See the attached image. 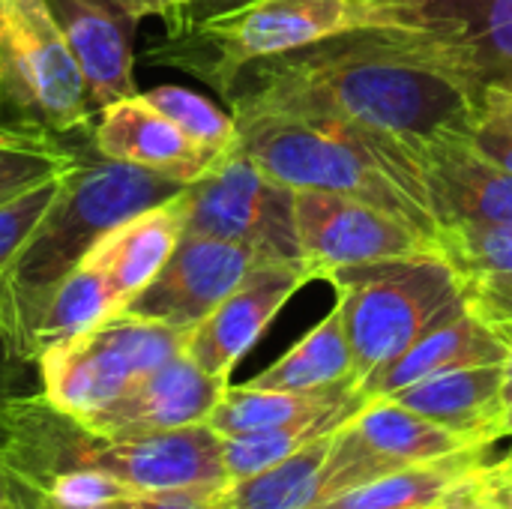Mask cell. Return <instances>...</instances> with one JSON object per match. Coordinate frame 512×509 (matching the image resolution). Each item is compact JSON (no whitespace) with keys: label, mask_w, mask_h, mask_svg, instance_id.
<instances>
[{"label":"cell","mask_w":512,"mask_h":509,"mask_svg":"<svg viewBox=\"0 0 512 509\" xmlns=\"http://www.w3.org/2000/svg\"><path fill=\"white\" fill-rule=\"evenodd\" d=\"M480 90L444 33L354 24L243 66L222 96L231 111H324L417 147L444 135L471 138Z\"/></svg>","instance_id":"1"},{"label":"cell","mask_w":512,"mask_h":509,"mask_svg":"<svg viewBox=\"0 0 512 509\" xmlns=\"http://www.w3.org/2000/svg\"><path fill=\"white\" fill-rule=\"evenodd\" d=\"M222 441L207 423L105 435L54 408L42 393H0V456L15 483L36 495L75 477H102L132 492L228 489Z\"/></svg>","instance_id":"2"},{"label":"cell","mask_w":512,"mask_h":509,"mask_svg":"<svg viewBox=\"0 0 512 509\" xmlns=\"http://www.w3.org/2000/svg\"><path fill=\"white\" fill-rule=\"evenodd\" d=\"M237 147L273 180L297 189L348 195L384 207L426 237H438L426 174L417 150L381 129L324 111L249 108L231 111Z\"/></svg>","instance_id":"3"},{"label":"cell","mask_w":512,"mask_h":509,"mask_svg":"<svg viewBox=\"0 0 512 509\" xmlns=\"http://www.w3.org/2000/svg\"><path fill=\"white\" fill-rule=\"evenodd\" d=\"M186 183L147 168L78 150L54 204L0 276V348L9 360H30V339L57 288L84 264L90 249L123 219L165 204Z\"/></svg>","instance_id":"4"},{"label":"cell","mask_w":512,"mask_h":509,"mask_svg":"<svg viewBox=\"0 0 512 509\" xmlns=\"http://www.w3.org/2000/svg\"><path fill=\"white\" fill-rule=\"evenodd\" d=\"M354 351L357 387L438 324L465 312L462 285L438 246L342 267L327 276Z\"/></svg>","instance_id":"5"},{"label":"cell","mask_w":512,"mask_h":509,"mask_svg":"<svg viewBox=\"0 0 512 509\" xmlns=\"http://www.w3.org/2000/svg\"><path fill=\"white\" fill-rule=\"evenodd\" d=\"M360 24L354 0H231L183 15L147 57L195 72L219 93L258 60L279 57Z\"/></svg>","instance_id":"6"},{"label":"cell","mask_w":512,"mask_h":509,"mask_svg":"<svg viewBox=\"0 0 512 509\" xmlns=\"http://www.w3.org/2000/svg\"><path fill=\"white\" fill-rule=\"evenodd\" d=\"M93 102L45 0H0V126L72 138Z\"/></svg>","instance_id":"7"},{"label":"cell","mask_w":512,"mask_h":509,"mask_svg":"<svg viewBox=\"0 0 512 509\" xmlns=\"http://www.w3.org/2000/svg\"><path fill=\"white\" fill-rule=\"evenodd\" d=\"M189 333L192 330L120 312L75 339L48 348L36 360L39 393L54 408L87 420L117 402L138 378L183 354Z\"/></svg>","instance_id":"8"},{"label":"cell","mask_w":512,"mask_h":509,"mask_svg":"<svg viewBox=\"0 0 512 509\" xmlns=\"http://www.w3.org/2000/svg\"><path fill=\"white\" fill-rule=\"evenodd\" d=\"M294 189L261 171L240 147L183 189L186 231L255 249L267 264H300ZM309 270V267H306Z\"/></svg>","instance_id":"9"},{"label":"cell","mask_w":512,"mask_h":509,"mask_svg":"<svg viewBox=\"0 0 512 509\" xmlns=\"http://www.w3.org/2000/svg\"><path fill=\"white\" fill-rule=\"evenodd\" d=\"M294 213L300 252L312 279H327L342 267L399 258L435 246V240L408 219L348 195L297 189Z\"/></svg>","instance_id":"10"},{"label":"cell","mask_w":512,"mask_h":509,"mask_svg":"<svg viewBox=\"0 0 512 509\" xmlns=\"http://www.w3.org/2000/svg\"><path fill=\"white\" fill-rule=\"evenodd\" d=\"M258 264L267 261L243 243L183 231L165 267L123 312L195 330Z\"/></svg>","instance_id":"11"},{"label":"cell","mask_w":512,"mask_h":509,"mask_svg":"<svg viewBox=\"0 0 512 509\" xmlns=\"http://www.w3.org/2000/svg\"><path fill=\"white\" fill-rule=\"evenodd\" d=\"M306 282H312V273L300 264H258L189 333L186 357L207 375L228 381L234 366Z\"/></svg>","instance_id":"12"},{"label":"cell","mask_w":512,"mask_h":509,"mask_svg":"<svg viewBox=\"0 0 512 509\" xmlns=\"http://www.w3.org/2000/svg\"><path fill=\"white\" fill-rule=\"evenodd\" d=\"M225 390H228V381L207 375L183 351L174 360L138 378L105 411L81 423L105 435H141V432L183 429V426L207 423V417L213 414Z\"/></svg>","instance_id":"13"},{"label":"cell","mask_w":512,"mask_h":509,"mask_svg":"<svg viewBox=\"0 0 512 509\" xmlns=\"http://www.w3.org/2000/svg\"><path fill=\"white\" fill-rule=\"evenodd\" d=\"M78 69L93 108L138 93L135 87V24L117 0H45Z\"/></svg>","instance_id":"14"},{"label":"cell","mask_w":512,"mask_h":509,"mask_svg":"<svg viewBox=\"0 0 512 509\" xmlns=\"http://www.w3.org/2000/svg\"><path fill=\"white\" fill-rule=\"evenodd\" d=\"M414 150L438 228L450 222H512V174L483 156L468 135H444Z\"/></svg>","instance_id":"15"},{"label":"cell","mask_w":512,"mask_h":509,"mask_svg":"<svg viewBox=\"0 0 512 509\" xmlns=\"http://www.w3.org/2000/svg\"><path fill=\"white\" fill-rule=\"evenodd\" d=\"M90 144L105 159L147 168L186 186L216 165L213 156L195 147L183 129L153 108L141 93L99 108V120L90 129Z\"/></svg>","instance_id":"16"},{"label":"cell","mask_w":512,"mask_h":509,"mask_svg":"<svg viewBox=\"0 0 512 509\" xmlns=\"http://www.w3.org/2000/svg\"><path fill=\"white\" fill-rule=\"evenodd\" d=\"M435 246L450 261L465 306L486 324L512 327V222H450Z\"/></svg>","instance_id":"17"},{"label":"cell","mask_w":512,"mask_h":509,"mask_svg":"<svg viewBox=\"0 0 512 509\" xmlns=\"http://www.w3.org/2000/svg\"><path fill=\"white\" fill-rule=\"evenodd\" d=\"M183 231H186V201L180 192L171 201L147 207L114 225L90 249L84 261L105 276L120 306L126 309L129 300L141 294L165 267Z\"/></svg>","instance_id":"18"},{"label":"cell","mask_w":512,"mask_h":509,"mask_svg":"<svg viewBox=\"0 0 512 509\" xmlns=\"http://www.w3.org/2000/svg\"><path fill=\"white\" fill-rule=\"evenodd\" d=\"M504 357H507V333L486 324L471 309H465L450 321L438 324L435 330H429L423 339H417L390 366L366 378L357 387V393L363 399H384L423 378L453 369H468V366L504 363Z\"/></svg>","instance_id":"19"},{"label":"cell","mask_w":512,"mask_h":509,"mask_svg":"<svg viewBox=\"0 0 512 509\" xmlns=\"http://www.w3.org/2000/svg\"><path fill=\"white\" fill-rule=\"evenodd\" d=\"M501 381L504 366H468L423 378L411 387L396 390L393 402L423 414L426 420L462 435L471 444L492 447L501 441Z\"/></svg>","instance_id":"20"},{"label":"cell","mask_w":512,"mask_h":509,"mask_svg":"<svg viewBox=\"0 0 512 509\" xmlns=\"http://www.w3.org/2000/svg\"><path fill=\"white\" fill-rule=\"evenodd\" d=\"M492 447H471L435 462L390 471L372 483L321 501L315 509H444L489 465Z\"/></svg>","instance_id":"21"},{"label":"cell","mask_w":512,"mask_h":509,"mask_svg":"<svg viewBox=\"0 0 512 509\" xmlns=\"http://www.w3.org/2000/svg\"><path fill=\"white\" fill-rule=\"evenodd\" d=\"M345 429L387 468L399 471L420 462H435L480 444L465 441L462 435L426 420L423 414L393 402V399H369Z\"/></svg>","instance_id":"22"},{"label":"cell","mask_w":512,"mask_h":509,"mask_svg":"<svg viewBox=\"0 0 512 509\" xmlns=\"http://www.w3.org/2000/svg\"><path fill=\"white\" fill-rule=\"evenodd\" d=\"M363 402L369 399H363L357 387H339L324 393H291V390H264L252 384H240V387L228 384L219 405L207 417V426L216 429L222 438H234L246 432L318 420Z\"/></svg>","instance_id":"23"},{"label":"cell","mask_w":512,"mask_h":509,"mask_svg":"<svg viewBox=\"0 0 512 509\" xmlns=\"http://www.w3.org/2000/svg\"><path fill=\"white\" fill-rule=\"evenodd\" d=\"M264 390H291V393H324L339 387H357L354 351L345 333L339 306L315 324L291 351H285L273 366L246 381Z\"/></svg>","instance_id":"24"},{"label":"cell","mask_w":512,"mask_h":509,"mask_svg":"<svg viewBox=\"0 0 512 509\" xmlns=\"http://www.w3.org/2000/svg\"><path fill=\"white\" fill-rule=\"evenodd\" d=\"M336 435V432H333ZM333 435H324L294 456L276 462L267 471H258L246 480H234L225 489L228 509H315L321 504V471L333 444Z\"/></svg>","instance_id":"25"},{"label":"cell","mask_w":512,"mask_h":509,"mask_svg":"<svg viewBox=\"0 0 512 509\" xmlns=\"http://www.w3.org/2000/svg\"><path fill=\"white\" fill-rule=\"evenodd\" d=\"M123 306L114 294V288L105 282V276L93 267V264H81L51 297L42 321L33 330L30 339V360L36 363L48 348L69 342L93 327H99L102 321L120 315Z\"/></svg>","instance_id":"26"},{"label":"cell","mask_w":512,"mask_h":509,"mask_svg":"<svg viewBox=\"0 0 512 509\" xmlns=\"http://www.w3.org/2000/svg\"><path fill=\"white\" fill-rule=\"evenodd\" d=\"M363 405H351V408H342V411L318 417V420H303V423H288V426H276V429H261V432H246V435L225 438L222 441V462H225L228 480L231 483L246 480V477H252L258 471H267L276 462L294 456L306 444H312V441H318L324 435H333Z\"/></svg>","instance_id":"27"},{"label":"cell","mask_w":512,"mask_h":509,"mask_svg":"<svg viewBox=\"0 0 512 509\" xmlns=\"http://www.w3.org/2000/svg\"><path fill=\"white\" fill-rule=\"evenodd\" d=\"M75 162L78 147L66 138L0 126V207L45 180L72 171Z\"/></svg>","instance_id":"28"},{"label":"cell","mask_w":512,"mask_h":509,"mask_svg":"<svg viewBox=\"0 0 512 509\" xmlns=\"http://www.w3.org/2000/svg\"><path fill=\"white\" fill-rule=\"evenodd\" d=\"M444 36L480 84L512 78V0H486L462 27Z\"/></svg>","instance_id":"29"},{"label":"cell","mask_w":512,"mask_h":509,"mask_svg":"<svg viewBox=\"0 0 512 509\" xmlns=\"http://www.w3.org/2000/svg\"><path fill=\"white\" fill-rule=\"evenodd\" d=\"M141 96L153 108H159L171 123H177L183 129V135L195 147H201L207 156H213L216 162L222 156H228L240 141L234 114H225L210 99H204L201 93H192V90L177 87V84H162V87H153Z\"/></svg>","instance_id":"30"},{"label":"cell","mask_w":512,"mask_h":509,"mask_svg":"<svg viewBox=\"0 0 512 509\" xmlns=\"http://www.w3.org/2000/svg\"><path fill=\"white\" fill-rule=\"evenodd\" d=\"M486 0H354L360 24H393L450 33Z\"/></svg>","instance_id":"31"},{"label":"cell","mask_w":512,"mask_h":509,"mask_svg":"<svg viewBox=\"0 0 512 509\" xmlns=\"http://www.w3.org/2000/svg\"><path fill=\"white\" fill-rule=\"evenodd\" d=\"M471 144L495 165L512 174V87L504 81L483 84L477 99V117L471 126Z\"/></svg>","instance_id":"32"},{"label":"cell","mask_w":512,"mask_h":509,"mask_svg":"<svg viewBox=\"0 0 512 509\" xmlns=\"http://www.w3.org/2000/svg\"><path fill=\"white\" fill-rule=\"evenodd\" d=\"M66 174H60L54 180H45L36 189L24 192V195H18V198H12L9 204L0 207V276L9 270V264L15 261V255L24 249V243L30 240V234L36 231V225L42 222V216L54 204V198H57Z\"/></svg>","instance_id":"33"},{"label":"cell","mask_w":512,"mask_h":509,"mask_svg":"<svg viewBox=\"0 0 512 509\" xmlns=\"http://www.w3.org/2000/svg\"><path fill=\"white\" fill-rule=\"evenodd\" d=\"M45 504L48 509H228L225 489H216V492H117V495L99 498L84 507H57L51 501H45Z\"/></svg>","instance_id":"34"},{"label":"cell","mask_w":512,"mask_h":509,"mask_svg":"<svg viewBox=\"0 0 512 509\" xmlns=\"http://www.w3.org/2000/svg\"><path fill=\"white\" fill-rule=\"evenodd\" d=\"M132 18H147V15H159L168 21V27H174L198 0H117Z\"/></svg>","instance_id":"35"},{"label":"cell","mask_w":512,"mask_h":509,"mask_svg":"<svg viewBox=\"0 0 512 509\" xmlns=\"http://www.w3.org/2000/svg\"><path fill=\"white\" fill-rule=\"evenodd\" d=\"M477 495L489 509H512V477L501 474L495 462H489L477 480Z\"/></svg>","instance_id":"36"},{"label":"cell","mask_w":512,"mask_h":509,"mask_svg":"<svg viewBox=\"0 0 512 509\" xmlns=\"http://www.w3.org/2000/svg\"><path fill=\"white\" fill-rule=\"evenodd\" d=\"M507 333V357H504V381H501V402H504V411H501V435L507 438L512 435V327L504 330Z\"/></svg>","instance_id":"37"},{"label":"cell","mask_w":512,"mask_h":509,"mask_svg":"<svg viewBox=\"0 0 512 509\" xmlns=\"http://www.w3.org/2000/svg\"><path fill=\"white\" fill-rule=\"evenodd\" d=\"M18 495H21V489H18V483H15V477H12V471L6 468V462H3V456H0V507L15 504V501H18Z\"/></svg>","instance_id":"38"},{"label":"cell","mask_w":512,"mask_h":509,"mask_svg":"<svg viewBox=\"0 0 512 509\" xmlns=\"http://www.w3.org/2000/svg\"><path fill=\"white\" fill-rule=\"evenodd\" d=\"M480 474H483V471H480ZM477 480H480V477H477ZM477 480H474V483H471V486H468L456 501H450L444 509H489L486 504H483V498L477 495Z\"/></svg>","instance_id":"39"},{"label":"cell","mask_w":512,"mask_h":509,"mask_svg":"<svg viewBox=\"0 0 512 509\" xmlns=\"http://www.w3.org/2000/svg\"><path fill=\"white\" fill-rule=\"evenodd\" d=\"M21 489V495H18V501H15V509H48V504L36 495V492H30V489H24V486H18Z\"/></svg>","instance_id":"40"},{"label":"cell","mask_w":512,"mask_h":509,"mask_svg":"<svg viewBox=\"0 0 512 509\" xmlns=\"http://www.w3.org/2000/svg\"><path fill=\"white\" fill-rule=\"evenodd\" d=\"M495 468H498L501 474H510L512 477V450L504 456V459H501V462H495Z\"/></svg>","instance_id":"41"},{"label":"cell","mask_w":512,"mask_h":509,"mask_svg":"<svg viewBox=\"0 0 512 509\" xmlns=\"http://www.w3.org/2000/svg\"><path fill=\"white\" fill-rule=\"evenodd\" d=\"M0 509H15V504H9V507H0Z\"/></svg>","instance_id":"42"},{"label":"cell","mask_w":512,"mask_h":509,"mask_svg":"<svg viewBox=\"0 0 512 509\" xmlns=\"http://www.w3.org/2000/svg\"><path fill=\"white\" fill-rule=\"evenodd\" d=\"M504 84H510V87H512V78H507V81H504Z\"/></svg>","instance_id":"43"}]
</instances>
